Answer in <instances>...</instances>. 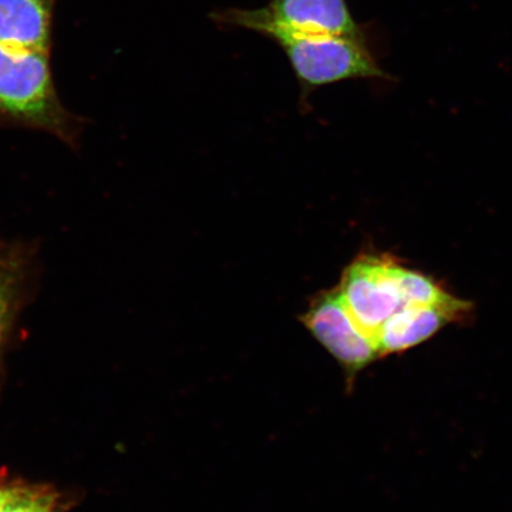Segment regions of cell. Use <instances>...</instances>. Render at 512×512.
Here are the masks:
<instances>
[{
  "instance_id": "cell-1",
  "label": "cell",
  "mask_w": 512,
  "mask_h": 512,
  "mask_svg": "<svg viewBox=\"0 0 512 512\" xmlns=\"http://www.w3.org/2000/svg\"><path fill=\"white\" fill-rule=\"evenodd\" d=\"M222 28L245 29L265 36L284 51L306 99L317 88L355 79H390L371 53L367 37L300 34L275 27L254 10L215 11Z\"/></svg>"
},
{
  "instance_id": "cell-2",
  "label": "cell",
  "mask_w": 512,
  "mask_h": 512,
  "mask_svg": "<svg viewBox=\"0 0 512 512\" xmlns=\"http://www.w3.org/2000/svg\"><path fill=\"white\" fill-rule=\"evenodd\" d=\"M0 126L31 128L78 145L83 121L63 106L48 51L0 43Z\"/></svg>"
},
{
  "instance_id": "cell-3",
  "label": "cell",
  "mask_w": 512,
  "mask_h": 512,
  "mask_svg": "<svg viewBox=\"0 0 512 512\" xmlns=\"http://www.w3.org/2000/svg\"><path fill=\"white\" fill-rule=\"evenodd\" d=\"M400 267L390 255L362 254L344 271L337 287L350 316L374 343L383 324L405 306Z\"/></svg>"
},
{
  "instance_id": "cell-4",
  "label": "cell",
  "mask_w": 512,
  "mask_h": 512,
  "mask_svg": "<svg viewBox=\"0 0 512 512\" xmlns=\"http://www.w3.org/2000/svg\"><path fill=\"white\" fill-rule=\"evenodd\" d=\"M302 322L341 363L350 382L380 358L375 343L363 334L350 316L337 287L318 294L304 313Z\"/></svg>"
},
{
  "instance_id": "cell-5",
  "label": "cell",
  "mask_w": 512,
  "mask_h": 512,
  "mask_svg": "<svg viewBox=\"0 0 512 512\" xmlns=\"http://www.w3.org/2000/svg\"><path fill=\"white\" fill-rule=\"evenodd\" d=\"M264 21L300 34L367 37L347 0H270L254 10Z\"/></svg>"
},
{
  "instance_id": "cell-6",
  "label": "cell",
  "mask_w": 512,
  "mask_h": 512,
  "mask_svg": "<svg viewBox=\"0 0 512 512\" xmlns=\"http://www.w3.org/2000/svg\"><path fill=\"white\" fill-rule=\"evenodd\" d=\"M57 0H0V43L51 51Z\"/></svg>"
},
{
  "instance_id": "cell-7",
  "label": "cell",
  "mask_w": 512,
  "mask_h": 512,
  "mask_svg": "<svg viewBox=\"0 0 512 512\" xmlns=\"http://www.w3.org/2000/svg\"><path fill=\"white\" fill-rule=\"evenodd\" d=\"M457 317L440 307L405 305L383 324L375 345L380 357L400 354L428 341Z\"/></svg>"
},
{
  "instance_id": "cell-8",
  "label": "cell",
  "mask_w": 512,
  "mask_h": 512,
  "mask_svg": "<svg viewBox=\"0 0 512 512\" xmlns=\"http://www.w3.org/2000/svg\"><path fill=\"white\" fill-rule=\"evenodd\" d=\"M55 495L47 490L35 488L6 512H54Z\"/></svg>"
},
{
  "instance_id": "cell-9",
  "label": "cell",
  "mask_w": 512,
  "mask_h": 512,
  "mask_svg": "<svg viewBox=\"0 0 512 512\" xmlns=\"http://www.w3.org/2000/svg\"><path fill=\"white\" fill-rule=\"evenodd\" d=\"M34 489L24 485L0 486V512L8 511L11 505L27 497Z\"/></svg>"
}]
</instances>
